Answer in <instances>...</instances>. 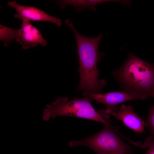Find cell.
I'll list each match as a JSON object with an SVG mask.
<instances>
[{
  "instance_id": "cell-4",
  "label": "cell",
  "mask_w": 154,
  "mask_h": 154,
  "mask_svg": "<svg viewBox=\"0 0 154 154\" xmlns=\"http://www.w3.org/2000/svg\"><path fill=\"white\" fill-rule=\"evenodd\" d=\"M116 127L112 125H104L102 129L94 135L82 139L70 141L68 145L70 147L87 146L96 154H109L119 152L130 154V147L120 138L113 130Z\"/></svg>"
},
{
  "instance_id": "cell-7",
  "label": "cell",
  "mask_w": 154,
  "mask_h": 154,
  "mask_svg": "<svg viewBox=\"0 0 154 154\" xmlns=\"http://www.w3.org/2000/svg\"><path fill=\"white\" fill-rule=\"evenodd\" d=\"M7 4L16 10L17 13L14 15V17L19 19L25 18L33 21H47L55 24L57 26L62 25L60 19L50 16L36 8L21 5L15 1H9Z\"/></svg>"
},
{
  "instance_id": "cell-3",
  "label": "cell",
  "mask_w": 154,
  "mask_h": 154,
  "mask_svg": "<svg viewBox=\"0 0 154 154\" xmlns=\"http://www.w3.org/2000/svg\"><path fill=\"white\" fill-rule=\"evenodd\" d=\"M75 97L68 101L66 97H60L47 105L43 113V119L48 121L50 118L57 116L78 117L95 121L104 125H110L111 121L109 114L105 111H96L92 104L93 100L87 96Z\"/></svg>"
},
{
  "instance_id": "cell-6",
  "label": "cell",
  "mask_w": 154,
  "mask_h": 154,
  "mask_svg": "<svg viewBox=\"0 0 154 154\" xmlns=\"http://www.w3.org/2000/svg\"><path fill=\"white\" fill-rule=\"evenodd\" d=\"M22 23L21 28L16 30L15 38L22 45L24 49H27L38 44L45 46L47 42L43 38L40 31L31 25L30 21L25 18L22 19Z\"/></svg>"
},
{
  "instance_id": "cell-11",
  "label": "cell",
  "mask_w": 154,
  "mask_h": 154,
  "mask_svg": "<svg viewBox=\"0 0 154 154\" xmlns=\"http://www.w3.org/2000/svg\"><path fill=\"white\" fill-rule=\"evenodd\" d=\"M145 121V125L148 127L154 136V105L149 107L148 118Z\"/></svg>"
},
{
  "instance_id": "cell-13",
  "label": "cell",
  "mask_w": 154,
  "mask_h": 154,
  "mask_svg": "<svg viewBox=\"0 0 154 154\" xmlns=\"http://www.w3.org/2000/svg\"><path fill=\"white\" fill-rule=\"evenodd\" d=\"M109 154H128L124 152H119L115 153H112Z\"/></svg>"
},
{
  "instance_id": "cell-5",
  "label": "cell",
  "mask_w": 154,
  "mask_h": 154,
  "mask_svg": "<svg viewBox=\"0 0 154 154\" xmlns=\"http://www.w3.org/2000/svg\"><path fill=\"white\" fill-rule=\"evenodd\" d=\"M82 95L91 98L98 104L104 105L106 108L105 112L108 114L117 112L118 111L117 106L121 103L128 101L139 100L136 96L123 91L104 94L84 91Z\"/></svg>"
},
{
  "instance_id": "cell-9",
  "label": "cell",
  "mask_w": 154,
  "mask_h": 154,
  "mask_svg": "<svg viewBox=\"0 0 154 154\" xmlns=\"http://www.w3.org/2000/svg\"><path fill=\"white\" fill-rule=\"evenodd\" d=\"M108 2H117L122 3V1L110 0H58L56 2L61 9H64L67 6L74 7L77 11L83 9H90L95 11L96 5L99 4Z\"/></svg>"
},
{
  "instance_id": "cell-12",
  "label": "cell",
  "mask_w": 154,
  "mask_h": 154,
  "mask_svg": "<svg viewBox=\"0 0 154 154\" xmlns=\"http://www.w3.org/2000/svg\"><path fill=\"white\" fill-rule=\"evenodd\" d=\"M144 145L148 149L145 154H154V136L150 135L145 140Z\"/></svg>"
},
{
  "instance_id": "cell-2",
  "label": "cell",
  "mask_w": 154,
  "mask_h": 154,
  "mask_svg": "<svg viewBox=\"0 0 154 154\" xmlns=\"http://www.w3.org/2000/svg\"><path fill=\"white\" fill-rule=\"evenodd\" d=\"M65 23L72 30L76 39L80 77L77 90L101 93L104 83L99 80V71L97 66L100 59L98 46L103 35L94 37H86L76 30L70 20H66Z\"/></svg>"
},
{
  "instance_id": "cell-1",
  "label": "cell",
  "mask_w": 154,
  "mask_h": 154,
  "mask_svg": "<svg viewBox=\"0 0 154 154\" xmlns=\"http://www.w3.org/2000/svg\"><path fill=\"white\" fill-rule=\"evenodd\" d=\"M113 74L122 91L139 100L154 97V63L129 53L123 65Z\"/></svg>"
},
{
  "instance_id": "cell-10",
  "label": "cell",
  "mask_w": 154,
  "mask_h": 154,
  "mask_svg": "<svg viewBox=\"0 0 154 154\" xmlns=\"http://www.w3.org/2000/svg\"><path fill=\"white\" fill-rule=\"evenodd\" d=\"M15 29L10 28L0 24V39L4 42L5 46L11 43L15 39Z\"/></svg>"
},
{
  "instance_id": "cell-8",
  "label": "cell",
  "mask_w": 154,
  "mask_h": 154,
  "mask_svg": "<svg viewBox=\"0 0 154 154\" xmlns=\"http://www.w3.org/2000/svg\"><path fill=\"white\" fill-rule=\"evenodd\" d=\"M111 114L116 119L121 121L125 126L135 132H144L145 121L135 113L132 106L122 104L119 110Z\"/></svg>"
}]
</instances>
